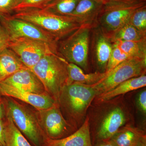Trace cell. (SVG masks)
Instances as JSON below:
<instances>
[{
	"instance_id": "6da1fadb",
	"label": "cell",
	"mask_w": 146,
	"mask_h": 146,
	"mask_svg": "<svg viewBox=\"0 0 146 146\" xmlns=\"http://www.w3.org/2000/svg\"><path fill=\"white\" fill-rule=\"evenodd\" d=\"M11 16L34 24L58 42L82 26L72 16L58 15L42 9H25L15 11V14Z\"/></svg>"
},
{
	"instance_id": "7a4b0ae2",
	"label": "cell",
	"mask_w": 146,
	"mask_h": 146,
	"mask_svg": "<svg viewBox=\"0 0 146 146\" xmlns=\"http://www.w3.org/2000/svg\"><path fill=\"white\" fill-rule=\"evenodd\" d=\"M68 63L59 54H51L44 56L31 69L47 94L58 104L60 92L68 81Z\"/></svg>"
},
{
	"instance_id": "3957f363",
	"label": "cell",
	"mask_w": 146,
	"mask_h": 146,
	"mask_svg": "<svg viewBox=\"0 0 146 146\" xmlns=\"http://www.w3.org/2000/svg\"><path fill=\"white\" fill-rule=\"evenodd\" d=\"M5 115L12 119L16 127L33 146H43L47 137L38 121L36 112L10 97L1 96Z\"/></svg>"
},
{
	"instance_id": "277c9868",
	"label": "cell",
	"mask_w": 146,
	"mask_h": 146,
	"mask_svg": "<svg viewBox=\"0 0 146 146\" xmlns=\"http://www.w3.org/2000/svg\"><path fill=\"white\" fill-rule=\"evenodd\" d=\"M96 97V91L91 85L73 82L63 86L58 104L71 119L79 122L83 119L88 108Z\"/></svg>"
},
{
	"instance_id": "5b68a950",
	"label": "cell",
	"mask_w": 146,
	"mask_h": 146,
	"mask_svg": "<svg viewBox=\"0 0 146 146\" xmlns=\"http://www.w3.org/2000/svg\"><path fill=\"white\" fill-rule=\"evenodd\" d=\"M145 5L146 1L143 0L106 2L97 18L96 25H98L100 30L108 38L128 23L137 9Z\"/></svg>"
},
{
	"instance_id": "8992f818",
	"label": "cell",
	"mask_w": 146,
	"mask_h": 146,
	"mask_svg": "<svg viewBox=\"0 0 146 146\" xmlns=\"http://www.w3.org/2000/svg\"><path fill=\"white\" fill-rule=\"evenodd\" d=\"M91 27L82 25L58 44V52L68 63L86 70L88 66Z\"/></svg>"
},
{
	"instance_id": "52a82bcc",
	"label": "cell",
	"mask_w": 146,
	"mask_h": 146,
	"mask_svg": "<svg viewBox=\"0 0 146 146\" xmlns=\"http://www.w3.org/2000/svg\"><path fill=\"white\" fill-rule=\"evenodd\" d=\"M146 71V58H130L108 73L104 78L91 85L96 91L97 97L127 80L145 74Z\"/></svg>"
},
{
	"instance_id": "ba28073f",
	"label": "cell",
	"mask_w": 146,
	"mask_h": 146,
	"mask_svg": "<svg viewBox=\"0 0 146 146\" xmlns=\"http://www.w3.org/2000/svg\"><path fill=\"white\" fill-rule=\"evenodd\" d=\"M8 48L31 70L45 56L58 54L56 47L43 41L24 37L11 40Z\"/></svg>"
},
{
	"instance_id": "9c48e42d",
	"label": "cell",
	"mask_w": 146,
	"mask_h": 146,
	"mask_svg": "<svg viewBox=\"0 0 146 146\" xmlns=\"http://www.w3.org/2000/svg\"><path fill=\"white\" fill-rule=\"evenodd\" d=\"M0 23L10 40L24 37L43 41L58 48V41L49 33L31 23L11 15H0Z\"/></svg>"
},
{
	"instance_id": "30bf717a",
	"label": "cell",
	"mask_w": 146,
	"mask_h": 146,
	"mask_svg": "<svg viewBox=\"0 0 146 146\" xmlns=\"http://www.w3.org/2000/svg\"><path fill=\"white\" fill-rule=\"evenodd\" d=\"M36 113L43 132L50 139L65 138L77 129L69 124L63 117L59 105L46 109L37 110Z\"/></svg>"
},
{
	"instance_id": "8fae6325",
	"label": "cell",
	"mask_w": 146,
	"mask_h": 146,
	"mask_svg": "<svg viewBox=\"0 0 146 146\" xmlns=\"http://www.w3.org/2000/svg\"><path fill=\"white\" fill-rule=\"evenodd\" d=\"M0 96L20 100L38 110L48 109L58 104L48 94H37L22 91L2 82H0Z\"/></svg>"
},
{
	"instance_id": "7c38bea8",
	"label": "cell",
	"mask_w": 146,
	"mask_h": 146,
	"mask_svg": "<svg viewBox=\"0 0 146 146\" xmlns=\"http://www.w3.org/2000/svg\"><path fill=\"white\" fill-rule=\"evenodd\" d=\"M1 82L33 94H48L40 80L28 68L21 69Z\"/></svg>"
},
{
	"instance_id": "4fadbf2b",
	"label": "cell",
	"mask_w": 146,
	"mask_h": 146,
	"mask_svg": "<svg viewBox=\"0 0 146 146\" xmlns=\"http://www.w3.org/2000/svg\"><path fill=\"white\" fill-rule=\"evenodd\" d=\"M125 121V115L121 108H117L112 110L104 118L94 133L95 144L100 141L110 140L124 125Z\"/></svg>"
},
{
	"instance_id": "5bb4252c",
	"label": "cell",
	"mask_w": 146,
	"mask_h": 146,
	"mask_svg": "<svg viewBox=\"0 0 146 146\" xmlns=\"http://www.w3.org/2000/svg\"><path fill=\"white\" fill-rule=\"evenodd\" d=\"M43 146H93L88 117L79 128L67 137L59 139L46 137Z\"/></svg>"
},
{
	"instance_id": "9a60e30c",
	"label": "cell",
	"mask_w": 146,
	"mask_h": 146,
	"mask_svg": "<svg viewBox=\"0 0 146 146\" xmlns=\"http://www.w3.org/2000/svg\"><path fill=\"white\" fill-rule=\"evenodd\" d=\"M105 2L104 0H80L69 16L74 17L82 25L92 28L96 25L97 18Z\"/></svg>"
},
{
	"instance_id": "2e32d148",
	"label": "cell",
	"mask_w": 146,
	"mask_h": 146,
	"mask_svg": "<svg viewBox=\"0 0 146 146\" xmlns=\"http://www.w3.org/2000/svg\"><path fill=\"white\" fill-rule=\"evenodd\" d=\"M110 140L117 146H146L145 131L128 125L121 127Z\"/></svg>"
},
{
	"instance_id": "e0dca14e",
	"label": "cell",
	"mask_w": 146,
	"mask_h": 146,
	"mask_svg": "<svg viewBox=\"0 0 146 146\" xmlns=\"http://www.w3.org/2000/svg\"><path fill=\"white\" fill-rule=\"evenodd\" d=\"M146 86V76L142 75L133 78L122 82L114 89L97 96L98 102H105L114 98L145 87Z\"/></svg>"
},
{
	"instance_id": "ac0fdd59",
	"label": "cell",
	"mask_w": 146,
	"mask_h": 146,
	"mask_svg": "<svg viewBox=\"0 0 146 146\" xmlns=\"http://www.w3.org/2000/svg\"><path fill=\"white\" fill-rule=\"evenodd\" d=\"M25 68L18 56L8 47L0 52V82Z\"/></svg>"
},
{
	"instance_id": "d6986e66",
	"label": "cell",
	"mask_w": 146,
	"mask_h": 146,
	"mask_svg": "<svg viewBox=\"0 0 146 146\" xmlns=\"http://www.w3.org/2000/svg\"><path fill=\"white\" fill-rule=\"evenodd\" d=\"M68 79L66 84L78 82L87 85H93L104 78L108 74L106 72H100L85 74L79 66L68 62Z\"/></svg>"
},
{
	"instance_id": "ffe728a7",
	"label": "cell",
	"mask_w": 146,
	"mask_h": 146,
	"mask_svg": "<svg viewBox=\"0 0 146 146\" xmlns=\"http://www.w3.org/2000/svg\"><path fill=\"white\" fill-rule=\"evenodd\" d=\"M5 115L3 120L5 146H33L16 127L11 118Z\"/></svg>"
},
{
	"instance_id": "44dd1931",
	"label": "cell",
	"mask_w": 146,
	"mask_h": 146,
	"mask_svg": "<svg viewBox=\"0 0 146 146\" xmlns=\"http://www.w3.org/2000/svg\"><path fill=\"white\" fill-rule=\"evenodd\" d=\"M99 32L96 41L95 52L98 65L102 72H104L112 52V44L100 31Z\"/></svg>"
},
{
	"instance_id": "7402d4cb",
	"label": "cell",
	"mask_w": 146,
	"mask_h": 146,
	"mask_svg": "<svg viewBox=\"0 0 146 146\" xmlns=\"http://www.w3.org/2000/svg\"><path fill=\"white\" fill-rule=\"evenodd\" d=\"M108 38L112 43L119 41H143L146 40V33L140 31L128 22L114 32Z\"/></svg>"
},
{
	"instance_id": "603a6c76",
	"label": "cell",
	"mask_w": 146,
	"mask_h": 146,
	"mask_svg": "<svg viewBox=\"0 0 146 146\" xmlns=\"http://www.w3.org/2000/svg\"><path fill=\"white\" fill-rule=\"evenodd\" d=\"M80 0H47L37 8L42 9L52 13L69 16L72 13Z\"/></svg>"
},
{
	"instance_id": "cb8c5ba5",
	"label": "cell",
	"mask_w": 146,
	"mask_h": 146,
	"mask_svg": "<svg viewBox=\"0 0 146 146\" xmlns=\"http://www.w3.org/2000/svg\"><path fill=\"white\" fill-rule=\"evenodd\" d=\"M130 57L146 58V40L140 41H119L114 42Z\"/></svg>"
},
{
	"instance_id": "d4e9b609",
	"label": "cell",
	"mask_w": 146,
	"mask_h": 146,
	"mask_svg": "<svg viewBox=\"0 0 146 146\" xmlns=\"http://www.w3.org/2000/svg\"><path fill=\"white\" fill-rule=\"evenodd\" d=\"M112 52L108 63L105 72L108 73L124 61L131 58L120 49L117 45L112 43Z\"/></svg>"
},
{
	"instance_id": "484cf974",
	"label": "cell",
	"mask_w": 146,
	"mask_h": 146,
	"mask_svg": "<svg viewBox=\"0 0 146 146\" xmlns=\"http://www.w3.org/2000/svg\"><path fill=\"white\" fill-rule=\"evenodd\" d=\"M129 23L140 31L146 33V6L138 8L131 16Z\"/></svg>"
},
{
	"instance_id": "4316f807",
	"label": "cell",
	"mask_w": 146,
	"mask_h": 146,
	"mask_svg": "<svg viewBox=\"0 0 146 146\" xmlns=\"http://www.w3.org/2000/svg\"><path fill=\"white\" fill-rule=\"evenodd\" d=\"M47 0H16L13 11L31 8H38Z\"/></svg>"
},
{
	"instance_id": "83f0119b",
	"label": "cell",
	"mask_w": 146,
	"mask_h": 146,
	"mask_svg": "<svg viewBox=\"0 0 146 146\" xmlns=\"http://www.w3.org/2000/svg\"><path fill=\"white\" fill-rule=\"evenodd\" d=\"M16 0H0V15H10L13 11Z\"/></svg>"
},
{
	"instance_id": "f1b7e54d",
	"label": "cell",
	"mask_w": 146,
	"mask_h": 146,
	"mask_svg": "<svg viewBox=\"0 0 146 146\" xmlns=\"http://www.w3.org/2000/svg\"><path fill=\"white\" fill-rule=\"evenodd\" d=\"M10 41L8 34L0 23V52L8 47Z\"/></svg>"
},
{
	"instance_id": "f546056e",
	"label": "cell",
	"mask_w": 146,
	"mask_h": 146,
	"mask_svg": "<svg viewBox=\"0 0 146 146\" xmlns=\"http://www.w3.org/2000/svg\"><path fill=\"white\" fill-rule=\"evenodd\" d=\"M137 104L140 110L145 115L146 113V91L144 90L138 95Z\"/></svg>"
},
{
	"instance_id": "4dcf8cb0",
	"label": "cell",
	"mask_w": 146,
	"mask_h": 146,
	"mask_svg": "<svg viewBox=\"0 0 146 146\" xmlns=\"http://www.w3.org/2000/svg\"><path fill=\"white\" fill-rule=\"evenodd\" d=\"M0 146H5L3 120H0Z\"/></svg>"
},
{
	"instance_id": "1f68e13d",
	"label": "cell",
	"mask_w": 146,
	"mask_h": 146,
	"mask_svg": "<svg viewBox=\"0 0 146 146\" xmlns=\"http://www.w3.org/2000/svg\"><path fill=\"white\" fill-rule=\"evenodd\" d=\"M93 146H117L111 140L100 141L93 145Z\"/></svg>"
},
{
	"instance_id": "d6a6232c",
	"label": "cell",
	"mask_w": 146,
	"mask_h": 146,
	"mask_svg": "<svg viewBox=\"0 0 146 146\" xmlns=\"http://www.w3.org/2000/svg\"><path fill=\"white\" fill-rule=\"evenodd\" d=\"M5 111L2 97L0 96V120H4L5 118Z\"/></svg>"
},
{
	"instance_id": "836d02e7",
	"label": "cell",
	"mask_w": 146,
	"mask_h": 146,
	"mask_svg": "<svg viewBox=\"0 0 146 146\" xmlns=\"http://www.w3.org/2000/svg\"><path fill=\"white\" fill-rule=\"evenodd\" d=\"M105 1H130L132 0H104Z\"/></svg>"
},
{
	"instance_id": "e575fe53",
	"label": "cell",
	"mask_w": 146,
	"mask_h": 146,
	"mask_svg": "<svg viewBox=\"0 0 146 146\" xmlns=\"http://www.w3.org/2000/svg\"><path fill=\"white\" fill-rule=\"evenodd\" d=\"M143 1H146V0H143Z\"/></svg>"
}]
</instances>
